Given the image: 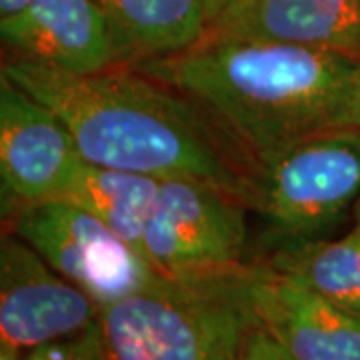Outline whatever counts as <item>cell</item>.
Instances as JSON below:
<instances>
[{"mask_svg": "<svg viewBox=\"0 0 360 360\" xmlns=\"http://www.w3.org/2000/svg\"><path fill=\"white\" fill-rule=\"evenodd\" d=\"M336 129H360V63Z\"/></svg>", "mask_w": 360, "mask_h": 360, "instance_id": "cell-18", "label": "cell"}, {"mask_svg": "<svg viewBox=\"0 0 360 360\" xmlns=\"http://www.w3.org/2000/svg\"><path fill=\"white\" fill-rule=\"evenodd\" d=\"M6 231L32 246L58 274L104 307L162 276L103 220L66 198L2 210Z\"/></svg>", "mask_w": 360, "mask_h": 360, "instance_id": "cell-6", "label": "cell"}, {"mask_svg": "<svg viewBox=\"0 0 360 360\" xmlns=\"http://www.w3.org/2000/svg\"><path fill=\"white\" fill-rule=\"evenodd\" d=\"M352 219L360 220V198L356 200V206H354V212H352Z\"/></svg>", "mask_w": 360, "mask_h": 360, "instance_id": "cell-21", "label": "cell"}, {"mask_svg": "<svg viewBox=\"0 0 360 360\" xmlns=\"http://www.w3.org/2000/svg\"><path fill=\"white\" fill-rule=\"evenodd\" d=\"M248 202L214 180L162 176L142 236V257L168 276L246 264Z\"/></svg>", "mask_w": 360, "mask_h": 360, "instance_id": "cell-5", "label": "cell"}, {"mask_svg": "<svg viewBox=\"0 0 360 360\" xmlns=\"http://www.w3.org/2000/svg\"><path fill=\"white\" fill-rule=\"evenodd\" d=\"M129 66L186 51L208 32L200 0H96Z\"/></svg>", "mask_w": 360, "mask_h": 360, "instance_id": "cell-12", "label": "cell"}, {"mask_svg": "<svg viewBox=\"0 0 360 360\" xmlns=\"http://www.w3.org/2000/svg\"><path fill=\"white\" fill-rule=\"evenodd\" d=\"M257 262L168 276L98 307V328L112 360H238L260 328L250 283Z\"/></svg>", "mask_w": 360, "mask_h": 360, "instance_id": "cell-3", "label": "cell"}, {"mask_svg": "<svg viewBox=\"0 0 360 360\" xmlns=\"http://www.w3.org/2000/svg\"><path fill=\"white\" fill-rule=\"evenodd\" d=\"M262 262L272 272L360 316V220L338 238L274 248Z\"/></svg>", "mask_w": 360, "mask_h": 360, "instance_id": "cell-13", "label": "cell"}, {"mask_svg": "<svg viewBox=\"0 0 360 360\" xmlns=\"http://www.w3.org/2000/svg\"><path fill=\"white\" fill-rule=\"evenodd\" d=\"M0 72L65 120L86 165L214 180L250 202L252 172L232 156L214 122L139 68L70 75L4 56Z\"/></svg>", "mask_w": 360, "mask_h": 360, "instance_id": "cell-2", "label": "cell"}, {"mask_svg": "<svg viewBox=\"0 0 360 360\" xmlns=\"http://www.w3.org/2000/svg\"><path fill=\"white\" fill-rule=\"evenodd\" d=\"M0 360H25V352L8 342H0Z\"/></svg>", "mask_w": 360, "mask_h": 360, "instance_id": "cell-20", "label": "cell"}, {"mask_svg": "<svg viewBox=\"0 0 360 360\" xmlns=\"http://www.w3.org/2000/svg\"><path fill=\"white\" fill-rule=\"evenodd\" d=\"M359 198L360 129H333L255 168L248 205L274 250L328 238Z\"/></svg>", "mask_w": 360, "mask_h": 360, "instance_id": "cell-4", "label": "cell"}, {"mask_svg": "<svg viewBox=\"0 0 360 360\" xmlns=\"http://www.w3.org/2000/svg\"><path fill=\"white\" fill-rule=\"evenodd\" d=\"M4 56L92 75L124 65L110 22L96 0H32L0 20Z\"/></svg>", "mask_w": 360, "mask_h": 360, "instance_id": "cell-9", "label": "cell"}, {"mask_svg": "<svg viewBox=\"0 0 360 360\" xmlns=\"http://www.w3.org/2000/svg\"><path fill=\"white\" fill-rule=\"evenodd\" d=\"M258 326L292 360H360V316L257 262L250 283Z\"/></svg>", "mask_w": 360, "mask_h": 360, "instance_id": "cell-10", "label": "cell"}, {"mask_svg": "<svg viewBox=\"0 0 360 360\" xmlns=\"http://www.w3.org/2000/svg\"><path fill=\"white\" fill-rule=\"evenodd\" d=\"M25 360H112L104 347L98 322L89 330L25 352Z\"/></svg>", "mask_w": 360, "mask_h": 360, "instance_id": "cell-15", "label": "cell"}, {"mask_svg": "<svg viewBox=\"0 0 360 360\" xmlns=\"http://www.w3.org/2000/svg\"><path fill=\"white\" fill-rule=\"evenodd\" d=\"M202 8H205L206 25H208V32L214 30L224 20H229L232 14L246 8L248 4H252L255 0H200Z\"/></svg>", "mask_w": 360, "mask_h": 360, "instance_id": "cell-17", "label": "cell"}, {"mask_svg": "<svg viewBox=\"0 0 360 360\" xmlns=\"http://www.w3.org/2000/svg\"><path fill=\"white\" fill-rule=\"evenodd\" d=\"M360 58L295 42L206 34L186 51L134 65L196 104L250 170L336 129Z\"/></svg>", "mask_w": 360, "mask_h": 360, "instance_id": "cell-1", "label": "cell"}, {"mask_svg": "<svg viewBox=\"0 0 360 360\" xmlns=\"http://www.w3.org/2000/svg\"><path fill=\"white\" fill-rule=\"evenodd\" d=\"M158 176L82 165L63 198L72 200L142 255V236L158 191Z\"/></svg>", "mask_w": 360, "mask_h": 360, "instance_id": "cell-14", "label": "cell"}, {"mask_svg": "<svg viewBox=\"0 0 360 360\" xmlns=\"http://www.w3.org/2000/svg\"><path fill=\"white\" fill-rule=\"evenodd\" d=\"M82 165L65 120L0 72L2 210L63 198Z\"/></svg>", "mask_w": 360, "mask_h": 360, "instance_id": "cell-7", "label": "cell"}, {"mask_svg": "<svg viewBox=\"0 0 360 360\" xmlns=\"http://www.w3.org/2000/svg\"><path fill=\"white\" fill-rule=\"evenodd\" d=\"M238 360H292L262 328H257L248 338Z\"/></svg>", "mask_w": 360, "mask_h": 360, "instance_id": "cell-16", "label": "cell"}, {"mask_svg": "<svg viewBox=\"0 0 360 360\" xmlns=\"http://www.w3.org/2000/svg\"><path fill=\"white\" fill-rule=\"evenodd\" d=\"M98 322V304L11 231L0 240V342L28 352Z\"/></svg>", "mask_w": 360, "mask_h": 360, "instance_id": "cell-8", "label": "cell"}, {"mask_svg": "<svg viewBox=\"0 0 360 360\" xmlns=\"http://www.w3.org/2000/svg\"><path fill=\"white\" fill-rule=\"evenodd\" d=\"M206 34L283 40L360 58V0H255Z\"/></svg>", "mask_w": 360, "mask_h": 360, "instance_id": "cell-11", "label": "cell"}, {"mask_svg": "<svg viewBox=\"0 0 360 360\" xmlns=\"http://www.w3.org/2000/svg\"><path fill=\"white\" fill-rule=\"evenodd\" d=\"M30 2L32 0H0V20L2 18H8V16H14V14H18L20 11H25Z\"/></svg>", "mask_w": 360, "mask_h": 360, "instance_id": "cell-19", "label": "cell"}]
</instances>
